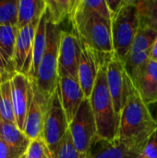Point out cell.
Segmentation results:
<instances>
[{
	"mask_svg": "<svg viewBox=\"0 0 157 158\" xmlns=\"http://www.w3.org/2000/svg\"><path fill=\"white\" fill-rule=\"evenodd\" d=\"M157 129L150 107L144 103L135 84L119 117L117 142L141 153L150 136Z\"/></svg>",
	"mask_w": 157,
	"mask_h": 158,
	"instance_id": "obj_1",
	"label": "cell"
},
{
	"mask_svg": "<svg viewBox=\"0 0 157 158\" xmlns=\"http://www.w3.org/2000/svg\"><path fill=\"white\" fill-rule=\"evenodd\" d=\"M69 22L79 39L97 54L105 57L114 54L110 19L82 7L75 0Z\"/></svg>",
	"mask_w": 157,
	"mask_h": 158,
	"instance_id": "obj_2",
	"label": "cell"
},
{
	"mask_svg": "<svg viewBox=\"0 0 157 158\" xmlns=\"http://www.w3.org/2000/svg\"><path fill=\"white\" fill-rule=\"evenodd\" d=\"M62 29L47 19L46 47L37 76L31 82L34 95L46 108L58 85V51Z\"/></svg>",
	"mask_w": 157,
	"mask_h": 158,
	"instance_id": "obj_3",
	"label": "cell"
},
{
	"mask_svg": "<svg viewBox=\"0 0 157 158\" xmlns=\"http://www.w3.org/2000/svg\"><path fill=\"white\" fill-rule=\"evenodd\" d=\"M106 62L107 60L100 67L96 81L90 97V103L96 123L97 139L109 143H116L119 118L115 111L114 104L107 87L105 71Z\"/></svg>",
	"mask_w": 157,
	"mask_h": 158,
	"instance_id": "obj_4",
	"label": "cell"
},
{
	"mask_svg": "<svg viewBox=\"0 0 157 158\" xmlns=\"http://www.w3.org/2000/svg\"><path fill=\"white\" fill-rule=\"evenodd\" d=\"M110 21L114 55L125 65L132 43L140 31L136 1L124 0L111 15Z\"/></svg>",
	"mask_w": 157,
	"mask_h": 158,
	"instance_id": "obj_5",
	"label": "cell"
},
{
	"mask_svg": "<svg viewBox=\"0 0 157 158\" xmlns=\"http://www.w3.org/2000/svg\"><path fill=\"white\" fill-rule=\"evenodd\" d=\"M73 143L82 155H89L97 140V129L90 99H84L68 125Z\"/></svg>",
	"mask_w": 157,
	"mask_h": 158,
	"instance_id": "obj_6",
	"label": "cell"
},
{
	"mask_svg": "<svg viewBox=\"0 0 157 158\" xmlns=\"http://www.w3.org/2000/svg\"><path fill=\"white\" fill-rule=\"evenodd\" d=\"M105 71L107 87L114 104L115 111L119 118L130 94L133 81L128 75L124 64L114 54L107 59Z\"/></svg>",
	"mask_w": 157,
	"mask_h": 158,
	"instance_id": "obj_7",
	"label": "cell"
},
{
	"mask_svg": "<svg viewBox=\"0 0 157 158\" xmlns=\"http://www.w3.org/2000/svg\"><path fill=\"white\" fill-rule=\"evenodd\" d=\"M68 131V122L64 112L58 88L51 98L43 123V139L44 140L50 152L54 155Z\"/></svg>",
	"mask_w": 157,
	"mask_h": 158,
	"instance_id": "obj_8",
	"label": "cell"
},
{
	"mask_svg": "<svg viewBox=\"0 0 157 158\" xmlns=\"http://www.w3.org/2000/svg\"><path fill=\"white\" fill-rule=\"evenodd\" d=\"M81 41V40H80ZM81 56L79 65L78 80L85 99H90L100 67L109 58L97 54L85 43L81 41Z\"/></svg>",
	"mask_w": 157,
	"mask_h": 158,
	"instance_id": "obj_9",
	"label": "cell"
},
{
	"mask_svg": "<svg viewBox=\"0 0 157 158\" xmlns=\"http://www.w3.org/2000/svg\"><path fill=\"white\" fill-rule=\"evenodd\" d=\"M156 37L157 31L151 29H140L135 37L124 65L132 81H135L142 67L148 61L151 47Z\"/></svg>",
	"mask_w": 157,
	"mask_h": 158,
	"instance_id": "obj_10",
	"label": "cell"
},
{
	"mask_svg": "<svg viewBox=\"0 0 157 158\" xmlns=\"http://www.w3.org/2000/svg\"><path fill=\"white\" fill-rule=\"evenodd\" d=\"M81 44L73 31L62 30L58 51V72H65L78 80Z\"/></svg>",
	"mask_w": 157,
	"mask_h": 158,
	"instance_id": "obj_11",
	"label": "cell"
},
{
	"mask_svg": "<svg viewBox=\"0 0 157 158\" xmlns=\"http://www.w3.org/2000/svg\"><path fill=\"white\" fill-rule=\"evenodd\" d=\"M10 82L16 125L19 130L23 131L33 94L31 81L27 75L17 72L11 78Z\"/></svg>",
	"mask_w": 157,
	"mask_h": 158,
	"instance_id": "obj_12",
	"label": "cell"
},
{
	"mask_svg": "<svg viewBox=\"0 0 157 158\" xmlns=\"http://www.w3.org/2000/svg\"><path fill=\"white\" fill-rule=\"evenodd\" d=\"M57 88L59 91L60 101L69 125L85 99L84 94L79 80L65 72H58Z\"/></svg>",
	"mask_w": 157,
	"mask_h": 158,
	"instance_id": "obj_13",
	"label": "cell"
},
{
	"mask_svg": "<svg viewBox=\"0 0 157 158\" xmlns=\"http://www.w3.org/2000/svg\"><path fill=\"white\" fill-rule=\"evenodd\" d=\"M39 21L19 30L13 56L14 69L18 73H23L27 76L29 75L31 63L33 40Z\"/></svg>",
	"mask_w": 157,
	"mask_h": 158,
	"instance_id": "obj_14",
	"label": "cell"
},
{
	"mask_svg": "<svg viewBox=\"0 0 157 158\" xmlns=\"http://www.w3.org/2000/svg\"><path fill=\"white\" fill-rule=\"evenodd\" d=\"M143 100L148 106L157 102V62L148 59L133 81Z\"/></svg>",
	"mask_w": 157,
	"mask_h": 158,
	"instance_id": "obj_15",
	"label": "cell"
},
{
	"mask_svg": "<svg viewBox=\"0 0 157 158\" xmlns=\"http://www.w3.org/2000/svg\"><path fill=\"white\" fill-rule=\"evenodd\" d=\"M140 154L119 142L109 143L97 139L87 158H140Z\"/></svg>",
	"mask_w": 157,
	"mask_h": 158,
	"instance_id": "obj_16",
	"label": "cell"
},
{
	"mask_svg": "<svg viewBox=\"0 0 157 158\" xmlns=\"http://www.w3.org/2000/svg\"><path fill=\"white\" fill-rule=\"evenodd\" d=\"M45 113L46 108L41 104L33 94L23 130L24 133L30 138L31 141L42 137Z\"/></svg>",
	"mask_w": 157,
	"mask_h": 158,
	"instance_id": "obj_17",
	"label": "cell"
},
{
	"mask_svg": "<svg viewBox=\"0 0 157 158\" xmlns=\"http://www.w3.org/2000/svg\"><path fill=\"white\" fill-rule=\"evenodd\" d=\"M46 31H47V15H46V9L44 13L43 14L36 31L34 35L33 40V47H32V54H31V69L29 72V79L31 81H34L37 76L38 69L40 66V63L42 61V58L43 56L45 47H46Z\"/></svg>",
	"mask_w": 157,
	"mask_h": 158,
	"instance_id": "obj_18",
	"label": "cell"
},
{
	"mask_svg": "<svg viewBox=\"0 0 157 158\" xmlns=\"http://www.w3.org/2000/svg\"><path fill=\"white\" fill-rule=\"evenodd\" d=\"M45 9V0H18L19 30L39 21Z\"/></svg>",
	"mask_w": 157,
	"mask_h": 158,
	"instance_id": "obj_19",
	"label": "cell"
},
{
	"mask_svg": "<svg viewBox=\"0 0 157 158\" xmlns=\"http://www.w3.org/2000/svg\"><path fill=\"white\" fill-rule=\"evenodd\" d=\"M46 15L49 22L59 25L70 19L75 0H45Z\"/></svg>",
	"mask_w": 157,
	"mask_h": 158,
	"instance_id": "obj_20",
	"label": "cell"
},
{
	"mask_svg": "<svg viewBox=\"0 0 157 158\" xmlns=\"http://www.w3.org/2000/svg\"><path fill=\"white\" fill-rule=\"evenodd\" d=\"M0 140L11 147L24 151H27L31 143L30 138L23 131L19 130L17 125L7 122H3L2 124L0 129Z\"/></svg>",
	"mask_w": 157,
	"mask_h": 158,
	"instance_id": "obj_21",
	"label": "cell"
},
{
	"mask_svg": "<svg viewBox=\"0 0 157 158\" xmlns=\"http://www.w3.org/2000/svg\"><path fill=\"white\" fill-rule=\"evenodd\" d=\"M140 29H151L157 31V0L136 1Z\"/></svg>",
	"mask_w": 157,
	"mask_h": 158,
	"instance_id": "obj_22",
	"label": "cell"
},
{
	"mask_svg": "<svg viewBox=\"0 0 157 158\" xmlns=\"http://www.w3.org/2000/svg\"><path fill=\"white\" fill-rule=\"evenodd\" d=\"M0 116L4 122L16 125L10 80L0 82Z\"/></svg>",
	"mask_w": 157,
	"mask_h": 158,
	"instance_id": "obj_23",
	"label": "cell"
},
{
	"mask_svg": "<svg viewBox=\"0 0 157 158\" xmlns=\"http://www.w3.org/2000/svg\"><path fill=\"white\" fill-rule=\"evenodd\" d=\"M18 32H19L18 26H11V25L0 26V48L12 62H13Z\"/></svg>",
	"mask_w": 157,
	"mask_h": 158,
	"instance_id": "obj_24",
	"label": "cell"
},
{
	"mask_svg": "<svg viewBox=\"0 0 157 158\" xmlns=\"http://www.w3.org/2000/svg\"><path fill=\"white\" fill-rule=\"evenodd\" d=\"M18 26V0H0V26Z\"/></svg>",
	"mask_w": 157,
	"mask_h": 158,
	"instance_id": "obj_25",
	"label": "cell"
},
{
	"mask_svg": "<svg viewBox=\"0 0 157 158\" xmlns=\"http://www.w3.org/2000/svg\"><path fill=\"white\" fill-rule=\"evenodd\" d=\"M88 155H82L75 147L69 130L59 143L54 156L56 158H87Z\"/></svg>",
	"mask_w": 157,
	"mask_h": 158,
	"instance_id": "obj_26",
	"label": "cell"
},
{
	"mask_svg": "<svg viewBox=\"0 0 157 158\" xmlns=\"http://www.w3.org/2000/svg\"><path fill=\"white\" fill-rule=\"evenodd\" d=\"M25 156L26 158H52L53 154L50 152L43 137H40L31 141Z\"/></svg>",
	"mask_w": 157,
	"mask_h": 158,
	"instance_id": "obj_27",
	"label": "cell"
},
{
	"mask_svg": "<svg viewBox=\"0 0 157 158\" xmlns=\"http://www.w3.org/2000/svg\"><path fill=\"white\" fill-rule=\"evenodd\" d=\"M79 4L82 7H84L90 11L96 12L99 15H101L102 17H104L107 19H111V12L107 6L106 0H95V1L79 0Z\"/></svg>",
	"mask_w": 157,
	"mask_h": 158,
	"instance_id": "obj_28",
	"label": "cell"
},
{
	"mask_svg": "<svg viewBox=\"0 0 157 158\" xmlns=\"http://www.w3.org/2000/svg\"><path fill=\"white\" fill-rule=\"evenodd\" d=\"M140 158H157V129L147 141L140 154Z\"/></svg>",
	"mask_w": 157,
	"mask_h": 158,
	"instance_id": "obj_29",
	"label": "cell"
},
{
	"mask_svg": "<svg viewBox=\"0 0 157 158\" xmlns=\"http://www.w3.org/2000/svg\"><path fill=\"white\" fill-rule=\"evenodd\" d=\"M25 154L26 151L11 147L0 140V158H20Z\"/></svg>",
	"mask_w": 157,
	"mask_h": 158,
	"instance_id": "obj_30",
	"label": "cell"
},
{
	"mask_svg": "<svg viewBox=\"0 0 157 158\" xmlns=\"http://www.w3.org/2000/svg\"><path fill=\"white\" fill-rule=\"evenodd\" d=\"M0 67L4 70L7 71L9 73H12V74L17 73L14 69L13 62L5 55V53L1 50V48H0Z\"/></svg>",
	"mask_w": 157,
	"mask_h": 158,
	"instance_id": "obj_31",
	"label": "cell"
},
{
	"mask_svg": "<svg viewBox=\"0 0 157 158\" xmlns=\"http://www.w3.org/2000/svg\"><path fill=\"white\" fill-rule=\"evenodd\" d=\"M124 0H106L107 6L111 12V15L123 4Z\"/></svg>",
	"mask_w": 157,
	"mask_h": 158,
	"instance_id": "obj_32",
	"label": "cell"
},
{
	"mask_svg": "<svg viewBox=\"0 0 157 158\" xmlns=\"http://www.w3.org/2000/svg\"><path fill=\"white\" fill-rule=\"evenodd\" d=\"M149 59L157 62V37L156 39L155 40L152 47H151V50H150V53H149Z\"/></svg>",
	"mask_w": 157,
	"mask_h": 158,
	"instance_id": "obj_33",
	"label": "cell"
},
{
	"mask_svg": "<svg viewBox=\"0 0 157 158\" xmlns=\"http://www.w3.org/2000/svg\"><path fill=\"white\" fill-rule=\"evenodd\" d=\"M14 74L9 73L6 70H4L1 67H0V82L6 81V80H11V78L13 77Z\"/></svg>",
	"mask_w": 157,
	"mask_h": 158,
	"instance_id": "obj_34",
	"label": "cell"
},
{
	"mask_svg": "<svg viewBox=\"0 0 157 158\" xmlns=\"http://www.w3.org/2000/svg\"><path fill=\"white\" fill-rule=\"evenodd\" d=\"M149 107H150V110H151V113H152L154 118L155 119V121L157 122V102L153 104V105H151V106H149Z\"/></svg>",
	"mask_w": 157,
	"mask_h": 158,
	"instance_id": "obj_35",
	"label": "cell"
},
{
	"mask_svg": "<svg viewBox=\"0 0 157 158\" xmlns=\"http://www.w3.org/2000/svg\"><path fill=\"white\" fill-rule=\"evenodd\" d=\"M3 119H2V118H1V116H0V129H1V127H2V124H3Z\"/></svg>",
	"mask_w": 157,
	"mask_h": 158,
	"instance_id": "obj_36",
	"label": "cell"
},
{
	"mask_svg": "<svg viewBox=\"0 0 157 158\" xmlns=\"http://www.w3.org/2000/svg\"><path fill=\"white\" fill-rule=\"evenodd\" d=\"M20 158H26V156H25V155H24V156H23L22 157H20Z\"/></svg>",
	"mask_w": 157,
	"mask_h": 158,
	"instance_id": "obj_37",
	"label": "cell"
},
{
	"mask_svg": "<svg viewBox=\"0 0 157 158\" xmlns=\"http://www.w3.org/2000/svg\"><path fill=\"white\" fill-rule=\"evenodd\" d=\"M52 158H56L55 156H54V155H53V157H52Z\"/></svg>",
	"mask_w": 157,
	"mask_h": 158,
	"instance_id": "obj_38",
	"label": "cell"
}]
</instances>
